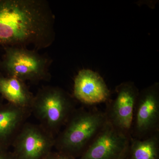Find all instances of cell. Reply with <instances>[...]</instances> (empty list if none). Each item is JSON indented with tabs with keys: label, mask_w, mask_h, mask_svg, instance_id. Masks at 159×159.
I'll return each mask as SVG.
<instances>
[{
	"label": "cell",
	"mask_w": 159,
	"mask_h": 159,
	"mask_svg": "<svg viewBox=\"0 0 159 159\" xmlns=\"http://www.w3.org/2000/svg\"><path fill=\"white\" fill-rule=\"evenodd\" d=\"M54 24L46 0H0V45L47 48L55 40Z\"/></svg>",
	"instance_id": "cell-1"
},
{
	"label": "cell",
	"mask_w": 159,
	"mask_h": 159,
	"mask_svg": "<svg viewBox=\"0 0 159 159\" xmlns=\"http://www.w3.org/2000/svg\"><path fill=\"white\" fill-rule=\"evenodd\" d=\"M107 122L105 112L93 107L75 109L55 138L58 152L81 156Z\"/></svg>",
	"instance_id": "cell-2"
},
{
	"label": "cell",
	"mask_w": 159,
	"mask_h": 159,
	"mask_svg": "<svg viewBox=\"0 0 159 159\" xmlns=\"http://www.w3.org/2000/svg\"><path fill=\"white\" fill-rule=\"evenodd\" d=\"M74 98L65 91L56 87H43L34 96L31 112L46 130L58 134L75 109Z\"/></svg>",
	"instance_id": "cell-3"
},
{
	"label": "cell",
	"mask_w": 159,
	"mask_h": 159,
	"mask_svg": "<svg viewBox=\"0 0 159 159\" xmlns=\"http://www.w3.org/2000/svg\"><path fill=\"white\" fill-rule=\"evenodd\" d=\"M1 66L6 76L36 83L51 79L52 61L33 49L6 47Z\"/></svg>",
	"instance_id": "cell-4"
},
{
	"label": "cell",
	"mask_w": 159,
	"mask_h": 159,
	"mask_svg": "<svg viewBox=\"0 0 159 159\" xmlns=\"http://www.w3.org/2000/svg\"><path fill=\"white\" fill-rule=\"evenodd\" d=\"M159 131V83L139 91L134 109L130 136L142 139Z\"/></svg>",
	"instance_id": "cell-5"
},
{
	"label": "cell",
	"mask_w": 159,
	"mask_h": 159,
	"mask_svg": "<svg viewBox=\"0 0 159 159\" xmlns=\"http://www.w3.org/2000/svg\"><path fill=\"white\" fill-rule=\"evenodd\" d=\"M55 138L41 125L25 123L12 143L15 159H45L55 145Z\"/></svg>",
	"instance_id": "cell-6"
},
{
	"label": "cell",
	"mask_w": 159,
	"mask_h": 159,
	"mask_svg": "<svg viewBox=\"0 0 159 159\" xmlns=\"http://www.w3.org/2000/svg\"><path fill=\"white\" fill-rule=\"evenodd\" d=\"M115 99L106 102L107 120L122 132L130 136L134 109L139 90L132 81L122 82L116 87Z\"/></svg>",
	"instance_id": "cell-7"
},
{
	"label": "cell",
	"mask_w": 159,
	"mask_h": 159,
	"mask_svg": "<svg viewBox=\"0 0 159 159\" xmlns=\"http://www.w3.org/2000/svg\"><path fill=\"white\" fill-rule=\"evenodd\" d=\"M130 137L107 121L79 159H125Z\"/></svg>",
	"instance_id": "cell-8"
},
{
	"label": "cell",
	"mask_w": 159,
	"mask_h": 159,
	"mask_svg": "<svg viewBox=\"0 0 159 159\" xmlns=\"http://www.w3.org/2000/svg\"><path fill=\"white\" fill-rule=\"evenodd\" d=\"M74 98L86 105L107 102L111 92L102 77L97 72L82 69L74 80Z\"/></svg>",
	"instance_id": "cell-9"
},
{
	"label": "cell",
	"mask_w": 159,
	"mask_h": 159,
	"mask_svg": "<svg viewBox=\"0 0 159 159\" xmlns=\"http://www.w3.org/2000/svg\"><path fill=\"white\" fill-rule=\"evenodd\" d=\"M31 112V109L18 107L9 102L0 105L1 149L8 150Z\"/></svg>",
	"instance_id": "cell-10"
},
{
	"label": "cell",
	"mask_w": 159,
	"mask_h": 159,
	"mask_svg": "<svg viewBox=\"0 0 159 159\" xmlns=\"http://www.w3.org/2000/svg\"><path fill=\"white\" fill-rule=\"evenodd\" d=\"M0 96L18 107L31 109L34 95L25 82L16 77L0 74Z\"/></svg>",
	"instance_id": "cell-11"
},
{
	"label": "cell",
	"mask_w": 159,
	"mask_h": 159,
	"mask_svg": "<svg viewBox=\"0 0 159 159\" xmlns=\"http://www.w3.org/2000/svg\"><path fill=\"white\" fill-rule=\"evenodd\" d=\"M159 131L145 139L130 137L125 159H159Z\"/></svg>",
	"instance_id": "cell-12"
},
{
	"label": "cell",
	"mask_w": 159,
	"mask_h": 159,
	"mask_svg": "<svg viewBox=\"0 0 159 159\" xmlns=\"http://www.w3.org/2000/svg\"><path fill=\"white\" fill-rule=\"evenodd\" d=\"M0 159H15L12 152L8 151L7 149L0 148Z\"/></svg>",
	"instance_id": "cell-13"
},
{
	"label": "cell",
	"mask_w": 159,
	"mask_h": 159,
	"mask_svg": "<svg viewBox=\"0 0 159 159\" xmlns=\"http://www.w3.org/2000/svg\"><path fill=\"white\" fill-rule=\"evenodd\" d=\"M57 154L58 159H76L73 156L64 152H57Z\"/></svg>",
	"instance_id": "cell-14"
},
{
	"label": "cell",
	"mask_w": 159,
	"mask_h": 159,
	"mask_svg": "<svg viewBox=\"0 0 159 159\" xmlns=\"http://www.w3.org/2000/svg\"><path fill=\"white\" fill-rule=\"evenodd\" d=\"M45 159H58L57 152H51L48 155Z\"/></svg>",
	"instance_id": "cell-15"
},
{
	"label": "cell",
	"mask_w": 159,
	"mask_h": 159,
	"mask_svg": "<svg viewBox=\"0 0 159 159\" xmlns=\"http://www.w3.org/2000/svg\"><path fill=\"white\" fill-rule=\"evenodd\" d=\"M2 104V103H1V101H0V105Z\"/></svg>",
	"instance_id": "cell-16"
}]
</instances>
